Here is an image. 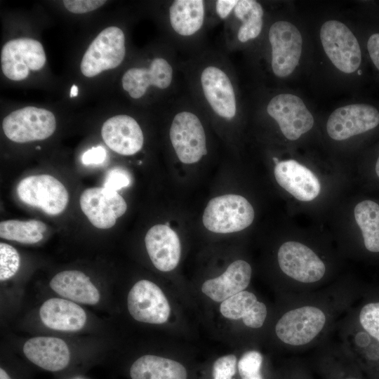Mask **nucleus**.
<instances>
[{"label":"nucleus","instance_id":"f257e3e1","mask_svg":"<svg viewBox=\"0 0 379 379\" xmlns=\"http://www.w3.org/2000/svg\"><path fill=\"white\" fill-rule=\"evenodd\" d=\"M169 139L178 160L185 164L199 162L208 154L202 112L190 97L171 99Z\"/></svg>","mask_w":379,"mask_h":379},{"label":"nucleus","instance_id":"f03ea898","mask_svg":"<svg viewBox=\"0 0 379 379\" xmlns=\"http://www.w3.org/2000/svg\"><path fill=\"white\" fill-rule=\"evenodd\" d=\"M175 49L152 58L147 66L128 69L121 78L123 89L135 100L142 98L153 88L164 93L173 92L180 70Z\"/></svg>","mask_w":379,"mask_h":379},{"label":"nucleus","instance_id":"7ed1b4c3","mask_svg":"<svg viewBox=\"0 0 379 379\" xmlns=\"http://www.w3.org/2000/svg\"><path fill=\"white\" fill-rule=\"evenodd\" d=\"M166 21L171 35V45L174 48L178 46L192 48V51L196 52L194 45L198 47L206 27L211 23L210 1H171L166 9Z\"/></svg>","mask_w":379,"mask_h":379},{"label":"nucleus","instance_id":"20e7f679","mask_svg":"<svg viewBox=\"0 0 379 379\" xmlns=\"http://www.w3.org/2000/svg\"><path fill=\"white\" fill-rule=\"evenodd\" d=\"M254 217V209L246 198L230 194L211 199L204 209L202 221L208 230L227 234L246 229Z\"/></svg>","mask_w":379,"mask_h":379},{"label":"nucleus","instance_id":"39448f33","mask_svg":"<svg viewBox=\"0 0 379 379\" xmlns=\"http://www.w3.org/2000/svg\"><path fill=\"white\" fill-rule=\"evenodd\" d=\"M126 53V36L122 29L108 27L100 32L86 51L80 65L81 73L93 77L114 69L122 63Z\"/></svg>","mask_w":379,"mask_h":379},{"label":"nucleus","instance_id":"423d86ee","mask_svg":"<svg viewBox=\"0 0 379 379\" xmlns=\"http://www.w3.org/2000/svg\"><path fill=\"white\" fill-rule=\"evenodd\" d=\"M323 48L332 63L341 72H355L361 62L359 42L352 31L343 22L330 20L320 29Z\"/></svg>","mask_w":379,"mask_h":379},{"label":"nucleus","instance_id":"0eeeda50","mask_svg":"<svg viewBox=\"0 0 379 379\" xmlns=\"http://www.w3.org/2000/svg\"><path fill=\"white\" fill-rule=\"evenodd\" d=\"M2 128L6 136L15 142L42 140L53 134L56 120L51 111L28 106L7 115L3 120Z\"/></svg>","mask_w":379,"mask_h":379},{"label":"nucleus","instance_id":"6e6552de","mask_svg":"<svg viewBox=\"0 0 379 379\" xmlns=\"http://www.w3.org/2000/svg\"><path fill=\"white\" fill-rule=\"evenodd\" d=\"M17 194L25 204L51 215L61 213L69 201V194L63 184L48 174L23 178L18 185Z\"/></svg>","mask_w":379,"mask_h":379},{"label":"nucleus","instance_id":"1a4fd4ad","mask_svg":"<svg viewBox=\"0 0 379 379\" xmlns=\"http://www.w3.org/2000/svg\"><path fill=\"white\" fill-rule=\"evenodd\" d=\"M268 41L271 48V67L280 78L289 76L299 63L302 48V38L292 23L278 20L270 26Z\"/></svg>","mask_w":379,"mask_h":379},{"label":"nucleus","instance_id":"9d476101","mask_svg":"<svg viewBox=\"0 0 379 379\" xmlns=\"http://www.w3.org/2000/svg\"><path fill=\"white\" fill-rule=\"evenodd\" d=\"M46 61L41 44L30 38H18L6 42L1 52V66L4 74L11 80L21 81L29 71L41 69Z\"/></svg>","mask_w":379,"mask_h":379},{"label":"nucleus","instance_id":"9b49d317","mask_svg":"<svg viewBox=\"0 0 379 379\" xmlns=\"http://www.w3.org/2000/svg\"><path fill=\"white\" fill-rule=\"evenodd\" d=\"M326 323L324 312L314 306H304L286 312L275 326L277 337L284 343L300 346L311 342Z\"/></svg>","mask_w":379,"mask_h":379},{"label":"nucleus","instance_id":"f8f14e48","mask_svg":"<svg viewBox=\"0 0 379 379\" xmlns=\"http://www.w3.org/2000/svg\"><path fill=\"white\" fill-rule=\"evenodd\" d=\"M266 112L273 119L286 138L298 139L314 125V118L304 102L291 93H280L272 98Z\"/></svg>","mask_w":379,"mask_h":379},{"label":"nucleus","instance_id":"ddd939ff","mask_svg":"<svg viewBox=\"0 0 379 379\" xmlns=\"http://www.w3.org/2000/svg\"><path fill=\"white\" fill-rule=\"evenodd\" d=\"M127 307L134 319L152 324L166 322L171 314L170 305L161 289L146 279L138 281L131 288Z\"/></svg>","mask_w":379,"mask_h":379},{"label":"nucleus","instance_id":"4468645a","mask_svg":"<svg viewBox=\"0 0 379 379\" xmlns=\"http://www.w3.org/2000/svg\"><path fill=\"white\" fill-rule=\"evenodd\" d=\"M281 271L289 277L302 282L314 283L324 275L326 266L308 246L298 241L284 243L277 253Z\"/></svg>","mask_w":379,"mask_h":379},{"label":"nucleus","instance_id":"2eb2a0df","mask_svg":"<svg viewBox=\"0 0 379 379\" xmlns=\"http://www.w3.org/2000/svg\"><path fill=\"white\" fill-rule=\"evenodd\" d=\"M79 203L90 222L99 229L113 227L127 209L126 201L117 192L104 187L86 189Z\"/></svg>","mask_w":379,"mask_h":379},{"label":"nucleus","instance_id":"dca6fc26","mask_svg":"<svg viewBox=\"0 0 379 379\" xmlns=\"http://www.w3.org/2000/svg\"><path fill=\"white\" fill-rule=\"evenodd\" d=\"M379 124V112L366 104H352L335 109L326 123L331 138L344 140L375 128Z\"/></svg>","mask_w":379,"mask_h":379},{"label":"nucleus","instance_id":"f3484780","mask_svg":"<svg viewBox=\"0 0 379 379\" xmlns=\"http://www.w3.org/2000/svg\"><path fill=\"white\" fill-rule=\"evenodd\" d=\"M264 10L255 0H238L231 15L225 21L224 41L230 51L234 44H246L258 38L263 27Z\"/></svg>","mask_w":379,"mask_h":379},{"label":"nucleus","instance_id":"a211bd4d","mask_svg":"<svg viewBox=\"0 0 379 379\" xmlns=\"http://www.w3.org/2000/svg\"><path fill=\"white\" fill-rule=\"evenodd\" d=\"M105 144L115 152L133 155L142 149L144 135L138 122L131 116L119 114L108 119L101 129Z\"/></svg>","mask_w":379,"mask_h":379},{"label":"nucleus","instance_id":"6ab92c4d","mask_svg":"<svg viewBox=\"0 0 379 379\" xmlns=\"http://www.w3.org/2000/svg\"><path fill=\"white\" fill-rule=\"evenodd\" d=\"M145 244L154 266L161 272H169L178 265L181 244L177 233L168 225L157 224L146 233Z\"/></svg>","mask_w":379,"mask_h":379},{"label":"nucleus","instance_id":"aec40b11","mask_svg":"<svg viewBox=\"0 0 379 379\" xmlns=\"http://www.w3.org/2000/svg\"><path fill=\"white\" fill-rule=\"evenodd\" d=\"M274 175L277 183L298 200L310 201L320 193L321 185L317 176L295 160L275 164Z\"/></svg>","mask_w":379,"mask_h":379},{"label":"nucleus","instance_id":"412c9836","mask_svg":"<svg viewBox=\"0 0 379 379\" xmlns=\"http://www.w3.org/2000/svg\"><path fill=\"white\" fill-rule=\"evenodd\" d=\"M23 352L32 363L52 372L65 369L70 361V352L67 343L55 337L32 338L24 344Z\"/></svg>","mask_w":379,"mask_h":379},{"label":"nucleus","instance_id":"4be33fe9","mask_svg":"<svg viewBox=\"0 0 379 379\" xmlns=\"http://www.w3.org/2000/svg\"><path fill=\"white\" fill-rule=\"evenodd\" d=\"M39 316L48 328L67 332L81 330L87 319L81 306L69 300L58 298L46 300L40 307Z\"/></svg>","mask_w":379,"mask_h":379},{"label":"nucleus","instance_id":"5701e85b","mask_svg":"<svg viewBox=\"0 0 379 379\" xmlns=\"http://www.w3.org/2000/svg\"><path fill=\"white\" fill-rule=\"evenodd\" d=\"M251 267L246 261L237 260L232 262L220 276L206 280L201 291L215 302L227 298L245 290L251 278Z\"/></svg>","mask_w":379,"mask_h":379},{"label":"nucleus","instance_id":"b1692460","mask_svg":"<svg viewBox=\"0 0 379 379\" xmlns=\"http://www.w3.org/2000/svg\"><path fill=\"white\" fill-rule=\"evenodd\" d=\"M49 286L56 293L74 302L94 305L100 301L99 291L81 271H62L52 278Z\"/></svg>","mask_w":379,"mask_h":379},{"label":"nucleus","instance_id":"393cba45","mask_svg":"<svg viewBox=\"0 0 379 379\" xmlns=\"http://www.w3.org/2000/svg\"><path fill=\"white\" fill-rule=\"evenodd\" d=\"M220 311L227 319H241L246 326L252 328H260L267 314L265 305L247 291H241L222 301Z\"/></svg>","mask_w":379,"mask_h":379},{"label":"nucleus","instance_id":"a878e982","mask_svg":"<svg viewBox=\"0 0 379 379\" xmlns=\"http://www.w3.org/2000/svg\"><path fill=\"white\" fill-rule=\"evenodd\" d=\"M131 379H187L185 368L167 358L146 354L136 359L130 368Z\"/></svg>","mask_w":379,"mask_h":379},{"label":"nucleus","instance_id":"bb28decb","mask_svg":"<svg viewBox=\"0 0 379 379\" xmlns=\"http://www.w3.org/2000/svg\"><path fill=\"white\" fill-rule=\"evenodd\" d=\"M354 215L366 248L371 252H379V205L371 200H364L357 204Z\"/></svg>","mask_w":379,"mask_h":379},{"label":"nucleus","instance_id":"cd10ccee","mask_svg":"<svg viewBox=\"0 0 379 379\" xmlns=\"http://www.w3.org/2000/svg\"><path fill=\"white\" fill-rule=\"evenodd\" d=\"M46 224L38 220H8L0 222V237L2 239L32 244L40 241L46 231Z\"/></svg>","mask_w":379,"mask_h":379},{"label":"nucleus","instance_id":"c85d7f7f","mask_svg":"<svg viewBox=\"0 0 379 379\" xmlns=\"http://www.w3.org/2000/svg\"><path fill=\"white\" fill-rule=\"evenodd\" d=\"M20 265V258L17 250L12 246L0 243V280L4 281L18 272Z\"/></svg>","mask_w":379,"mask_h":379},{"label":"nucleus","instance_id":"c756f323","mask_svg":"<svg viewBox=\"0 0 379 379\" xmlns=\"http://www.w3.org/2000/svg\"><path fill=\"white\" fill-rule=\"evenodd\" d=\"M262 354L255 350L245 352L238 362L239 373L241 379H264L261 373Z\"/></svg>","mask_w":379,"mask_h":379},{"label":"nucleus","instance_id":"7c9ffc66","mask_svg":"<svg viewBox=\"0 0 379 379\" xmlns=\"http://www.w3.org/2000/svg\"><path fill=\"white\" fill-rule=\"evenodd\" d=\"M364 329L379 343V302L365 305L359 313Z\"/></svg>","mask_w":379,"mask_h":379},{"label":"nucleus","instance_id":"2f4dec72","mask_svg":"<svg viewBox=\"0 0 379 379\" xmlns=\"http://www.w3.org/2000/svg\"><path fill=\"white\" fill-rule=\"evenodd\" d=\"M237 357L228 354L218 358L213 366V379H232L236 373Z\"/></svg>","mask_w":379,"mask_h":379},{"label":"nucleus","instance_id":"473e14b6","mask_svg":"<svg viewBox=\"0 0 379 379\" xmlns=\"http://www.w3.org/2000/svg\"><path fill=\"white\" fill-rule=\"evenodd\" d=\"M210 1L211 20L225 21L232 13L238 0H216Z\"/></svg>","mask_w":379,"mask_h":379},{"label":"nucleus","instance_id":"72a5a7b5","mask_svg":"<svg viewBox=\"0 0 379 379\" xmlns=\"http://www.w3.org/2000/svg\"><path fill=\"white\" fill-rule=\"evenodd\" d=\"M131 178L128 173L121 168H114L108 172L104 187L117 192L119 190L129 185Z\"/></svg>","mask_w":379,"mask_h":379},{"label":"nucleus","instance_id":"f704fd0d","mask_svg":"<svg viewBox=\"0 0 379 379\" xmlns=\"http://www.w3.org/2000/svg\"><path fill=\"white\" fill-rule=\"evenodd\" d=\"M106 3L104 0H65V8L73 13H85L93 11Z\"/></svg>","mask_w":379,"mask_h":379},{"label":"nucleus","instance_id":"c9c22d12","mask_svg":"<svg viewBox=\"0 0 379 379\" xmlns=\"http://www.w3.org/2000/svg\"><path fill=\"white\" fill-rule=\"evenodd\" d=\"M106 158V151L102 146L93 147L86 151L81 157L82 163L86 165L102 163Z\"/></svg>","mask_w":379,"mask_h":379},{"label":"nucleus","instance_id":"e433bc0d","mask_svg":"<svg viewBox=\"0 0 379 379\" xmlns=\"http://www.w3.org/2000/svg\"><path fill=\"white\" fill-rule=\"evenodd\" d=\"M367 48L372 62L379 70V33L373 34L369 37Z\"/></svg>","mask_w":379,"mask_h":379},{"label":"nucleus","instance_id":"4c0bfd02","mask_svg":"<svg viewBox=\"0 0 379 379\" xmlns=\"http://www.w3.org/2000/svg\"><path fill=\"white\" fill-rule=\"evenodd\" d=\"M78 87L76 85H72L70 91V97L74 98L78 95Z\"/></svg>","mask_w":379,"mask_h":379},{"label":"nucleus","instance_id":"58836bf2","mask_svg":"<svg viewBox=\"0 0 379 379\" xmlns=\"http://www.w3.org/2000/svg\"><path fill=\"white\" fill-rule=\"evenodd\" d=\"M0 379H11L7 372L2 368H0Z\"/></svg>","mask_w":379,"mask_h":379},{"label":"nucleus","instance_id":"ea45409f","mask_svg":"<svg viewBox=\"0 0 379 379\" xmlns=\"http://www.w3.org/2000/svg\"><path fill=\"white\" fill-rule=\"evenodd\" d=\"M375 172H376V174H377L378 177L379 178V157L378 158V160H377L376 164H375Z\"/></svg>","mask_w":379,"mask_h":379},{"label":"nucleus","instance_id":"a19ab883","mask_svg":"<svg viewBox=\"0 0 379 379\" xmlns=\"http://www.w3.org/2000/svg\"><path fill=\"white\" fill-rule=\"evenodd\" d=\"M273 161L275 162V164H278V163L279 162V161L278 160V159L276 158V157H274V158H273Z\"/></svg>","mask_w":379,"mask_h":379},{"label":"nucleus","instance_id":"79ce46f5","mask_svg":"<svg viewBox=\"0 0 379 379\" xmlns=\"http://www.w3.org/2000/svg\"><path fill=\"white\" fill-rule=\"evenodd\" d=\"M346 379H354V378H346Z\"/></svg>","mask_w":379,"mask_h":379}]
</instances>
